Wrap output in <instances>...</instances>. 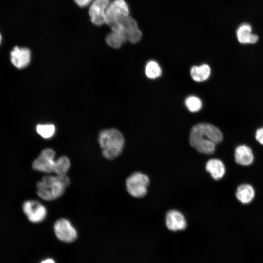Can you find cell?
<instances>
[{
  "label": "cell",
  "instance_id": "1",
  "mask_svg": "<svg viewBox=\"0 0 263 263\" xmlns=\"http://www.w3.org/2000/svg\"><path fill=\"white\" fill-rule=\"evenodd\" d=\"M223 139L221 131L216 126L206 123L196 124L191 129L189 143L198 152L211 154L215 150L216 145Z\"/></svg>",
  "mask_w": 263,
  "mask_h": 263
},
{
  "label": "cell",
  "instance_id": "2",
  "mask_svg": "<svg viewBox=\"0 0 263 263\" xmlns=\"http://www.w3.org/2000/svg\"><path fill=\"white\" fill-rule=\"evenodd\" d=\"M70 181L66 174L45 176L37 185V193L43 200L52 201L60 197Z\"/></svg>",
  "mask_w": 263,
  "mask_h": 263
},
{
  "label": "cell",
  "instance_id": "3",
  "mask_svg": "<svg viewBox=\"0 0 263 263\" xmlns=\"http://www.w3.org/2000/svg\"><path fill=\"white\" fill-rule=\"evenodd\" d=\"M98 142L103 155L113 160L122 152L125 140L122 134L115 129L104 130L99 132Z\"/></svg>",
  "mask_w": 263,
  "mask_h": 263
},
{
  "label": "cell",
  "instance_id": "4",
  "mask_svg": "<svg viewBox=\"0 0 263 263\" xmlns=\"http://www.w3.org/2000/svg\"><path fill=\"white\" fill-rule=\"evenodd\" d=\"M126 184L130 195L135 198H141L147 194L150 179L147 175L135 172L127 179Z\"/></svg>",
  "mask_w": 263,
  "mask_h": 263
},
{
  "label": "cell",
  "instance_id": "5",
  "mask_svg": "<svg viewBox=\"0 0 263 263\" xmlns=\"http://www.w3.org/2000/svg\"><path fill=\"white\" fill-rule=\"evenodd\" d=\"M129 16V9L125 0L111 1L106 13L105 23L110 26Z\"/></svg>",
  "mask_w": 263,
  "mask_h": 263
},
{
  "label": "cell",
  "instance_id": "6",
  "mask_svg": "<svg viewBox=\"0 0 263 263\" xmlns=\"http://www.w3.org/2000/svg\"><path fill=\"white\" fill-rule=\"evenodd\" d=\"M55 151L52 149L43 150L32 164L33 168L37 171L51 173L54 172L56 163Z\"/></svg>",
  "mask_w": 263,
  "mask_h": 263
},
{
  "label": "cell",
  "instance_id": "7",
  "mask_svg": "<svg viewBox=\"0 0 263 263\" xmlns=\"http://www.w3.org/2000/svg\"><path fill=\"white\" fill-rule=\"evenodd\" d=\"M22 209L28 220L38 223L43 221L47 215L46 207L36 200H28L22 205Z\"/></svg>",
  "mask_w": 263,
  "mask_h": 263
},
{
  "label": "cell",
  "instance_id": "8",
  "mask_svg": "<svg viewBox=\"0 0 263 263\" xmlns=\"http://www.w3.org/2000/svg\"><path fill=\"white\" fill-rule=\"evenodd\" d=\"M54 229L56 237L63 242H72L77 238L76 229L66 219L57 220L54 224Z\"/></svg>",
  "mask_w": 263,
  "mask_h": 263
},
{
  "label": "cell",
  "instance_id": "9",
  "mask_svg": "<svg viewBox=\"0 0 263 263\" xmlns=\"http://www.w3.org/2000/svg\"><path fill=\"white\" fill-rule=\"evenodd\" d=\"M111 0H94L90 5L89 14L91 22L95 25L105 23L106 13Z\"/></svg>",
  "mask_w": 263,
  "mask_h": 263
},
{
  "label": "cell",
  "instance_id": "10",
  "mask_svg": "<svg viewBox=\"0 0 263 263\" xmlns=\"http://www.w3.org/2000/svg\"><path fill=\"white\" fill-rule=\"evenodd\" d=\"M111 32L106 38L107 44L114 49H118L127 40L126 33L119 23L111 26Z\"/></svg>",
  "mask_w": 263,
  "mask_h": 263
},
{
  "label": "cell",
  "instance_id": "11",
  "mask_svg": "<svg viewBox=\"0 0 263 263\" xmlns=\"http://www.w3.org/2000/svg\"><path fill=\"white\" fill-rule=\"evenodd\" d=\"M117 23H119L122 25L126 32L127 40L132 43H136L139 41L142 34L138 27L137 22L132 18L128 16Z\"/></svg>",
  "mask_w": 263,
  "mask_h": 263
},
{
  "label": "cell",
  "instance_id": "12",
  "mask_svg": "<svg viewBox=\"0 0 263 263\" xmlns=\"http://www.w3.org/2000/svg\"><path fill=\"white\" fill-rule=\"evenodd\" d=\"M31 53L25 47L15 46L10 52V59L13 65L18 69L27 67L30 62Z\"/></svg>",
  "mask_w": 263,
  "mask_h": 263
},
{
  "label": "cell",
  "instance_id": "13",
  "mask_svg": "<svg viewBox=\"0 0 263 263\" xmlns=\"http://www.w3.org/2000/svg\"><path fill=\"white\" fill-rule=\"evenodd\" d=\"M166 225L167 228L172 231L183 230L187 226L184 215L180 211L175 209L169 210L167 213Z\"/></svg>",
  "mask_w": 263,
  "mask_h": 263
},
{
  "label": "cell",
  "instance_id": "14",
  "mask_svg": "<svg viewBox=\"0 0 263 263\" xmlns=\"http://www.w3.org/2000/svg\"><path fill=\"white\" fill-rule=\"evenodd\" d=\"M251 26L247 23L241 24L236 31V36L239 42L242 44H254L259 39L258 36L252 33Z\"/></svg>",
  "mask_w": 263,
  "mask_h": 263
},
{
  "label": "cell",
  "instance_id": "15",
  "mask_svg": "<svg viewBox=\"0 0 263 263\" xmlns=\"http://www.w3.org/2000/svg\"><path fill=\"white\" fill-rule=\"evenodd\" d=\"M234 157L238 164L244 166L252 164L254 161V155L251 149L245 145H239L236 148Z\"/></svg>",
  "mask_w": 263,
  "mask_h": 263
},
{
  "label": "cell",
  "instance_id": "16",
  "mask_svg": "<svg viewBox=\"0 0 263 263\" xmlns=\"http://www.w3.org/2000/svg\"><path fill=\"white\" fill-rule=\"evenodd\" d=\"M206 169L216 180L222 179L225 172L224 164L221 160L216 158L209 159L207 162Z\"/></svg>",
  "mask_w": 263,
  "mask_h": 263
},
{
  "label": "cell",
  "instance_id": "17",
  "mask_svg": "<svg viewBox=\"0 0 263 263\" xmlns=\"http://www.w3.org/2000/svg\"><path fill=\"white\" fill-rule=\"evenodd\" d=\"M255 194L253 187L247 184H242L238 186L235 194L238 201L244 204L250 203L254 199Z\"/></svg>",
  "mask_w": 263,
  "mask_h": 263
},
{
  "label": "cell",
  "instance_id": "18",
  "mask_svg": "<svg viewBox=\"0 0 263 263\" xmlns=\"http://www.w3.org/2000/svg\"><path fill=\"white\" fill-rule=\"evenodd\" d=\"M190 75L192 78L197 82H202L209 77L211 69L210 67L206 64L199 66H193L190 69Z\"/></svg>",
  "mask_w": 263,
  "mask_h": 263
},
{
  "label": "cell",
  "instance_id": "19",
  "mask_svg": "<svg viewBox=\"0 0 263 263\" xmlns=\"http://www.w3.org/2000/svg\"><path fill=\"white\" fill-rule=\"evenodd\" d=\"M70 161L65 156L60 157L56 160L54 172L56 175L66 174L70 167Z\"/></svg>",
  "mask_w": 263,
  "mask_h": 263
},
{
  "label": "cell",
  "instance_id": "20",
  "mask_svg": "<svg viewBox=\"0 0 263 263\" xmlns=\"http://www.w3.org/2000/svg\"><path fill=\"white\" fill-rule=\"evenodd\" d=\"M161 69L159 64L153 60L148 62L145 68L146 76L150 78H156L161 75Z\"/></svg>",
  "mask_w": 263,
  "mask_h": 263
},
{
  "label": "cell",
  "instance_id": "21",
  "mask_svg": "<svg viewBox=\"0 0 263 263\" xmlns=\"http://www.w3.org/2000/svg\"><path fill=\"white\" fill-rule=\"evenodd\" d=\"M36 131L42 137L48 139L54 134L55 127L53 124H39L36 127Z\"/></svg>",
  "mask_w": 263,
  "mask_h": 263
},
{
  "label": "cell",
  "instance_id": "22",
  "mask_svg": "<svg viewBox=\"0 0 263 263\" xmlns=\"http://www.w3.org/2000/svg\"><path fill=\"white\" fill-rule=\"evenodd\" d=\"M185 104L188 109L191 112H198L202 106L201 99L194 96L188 97L185 100Z\"/></svg>",
  "mask_w": 263,
  "mask_h": 263
},
{
  "label": "cell",
  "instance_id": "23",
  "mask_svg": "<svg viewBox=\"0 0 263 263\" xmlns=\"http://www.w3.org/2000/svg\"><path fill=\"white\" fill-rule=\"evenodd\" d=\"M255 138L257 141L263 145V127L257 130L255 134Z\"/></svg>",
  "mask_w": 263,
  "mask_h": 263
},
{
  "label": "cell",
  "instance_id": "24",
  "mask_svg": "<svg viewBox=\"0 0 263 263\" xmlns=\"http://www.w3.org/2000/svg\"><path fill=\"white\" fill-rule=\"evenodd\" d=\"M75 3L81 7H85L90 5L94 0H74Z\"/></svg>",
  "mask_w": 263,
  "mask_h": 263
},
{
  "label": "cell",
  "instance_id": "25",
  "mask_svg": "<svg viewBox=\"0 0 263 263\" xmlns=\"http://www.w3.org/2000/svg\"><path fill=\"white\" fill-rule=\"evenodd\" d=\"M40 263H56L55 261L51 258H47L40 262Z\"/></svg>",
  "mask_w": 263,
  "mask_h": 263
},
{
  "label": "cell",
  "instance_id": "26",
  "mask_svg": "<svg viewBox=\"0 0 263 263\" xmlns=\"http://www.w3.org/2000/svg\"><path fill=\"white\" fill-rule=\"evenodd\" d=\"M1 40H2V36H1V34L0 33V44H1Z\"/></svg>",
  "mask_w": 263,
  "mask_h": 263
}]
</instances>
